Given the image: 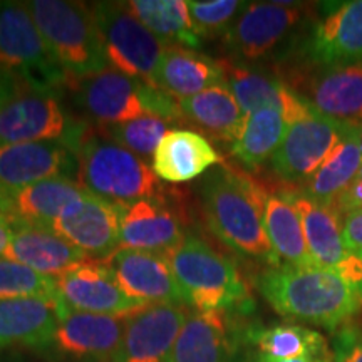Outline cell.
<instances>
[{
	"label": "cell",
	"mask_w": 362,
	"mask_h": 362,
	"mask_svg": "<svg viewBox=\"0 0 362 362\" xmlns=\"http://www.w3.org/2000/svg\"><path fill=\"white\" fill-rule=\"evenodd\" d=\"M185 305L197 312L243 314L253 307L237 265L202 237L187 233L166 253Z\"/></svg>",
	"instance_id": "obj_3"
},
{
	"label": "cell",
	"mask_w": 362,
	"mask_h": 362,
	"mask_svg": "<svg viewBox=\"0 0 362 362\" xmlns=\"http://www.w3.org/2000/svg\"><path fill=\"white\" fill-rule=\"evenodd\" d=\"M25 4L71 84L110 67L89 6L69 0H30Z\"/></svg>",
	"instance_id": "obj_6"
},
{
	"label": "cell",
	"mask_w": 362,
	"mask_h": 362,
	"mask_svg": "<svg viewBox=\"0 0 362 362\" xmlns=\"http://www.w3.org/2000/svg\"><path fill=\"white\" fill-rule=\"evenodd\" d=\"M334 362H362V324L351 320L337 332L332 342Z\"/></svg>",
	"instance_id": "obj_38"
},
{
	"label": "cell",
	"mask_w": 362,
	"mask_h": 362,
	"mask_svg": "<svg viewBox=\"0 0 362 362\" xmlns=\"http://www.w3.org/2000/svg\"><path fill=\"white\" fill-rule=\"evenodd\" d=\"M0 69L22 88L59 93L71 86L25 2H0Z\"/></svg>",
	"instance_id": "obj_8"
},
{
	"label": "cell",
	"mask_w": 362,
	"mask_h": 362,
	"mask_svg": "<svg viewBox=\"0 0 362 362\" xmlns=\"http://www.w3.org/2000/svg\"><path fill=\"white\" fill-rule=\"evenodd\" d=\"M123 205L86 192L54 221L52 232L93 260H106L121 245Z\"/></svg>",
	"instance_id": "obj_15"
},
{
	"label": "cell",
	"mask_w": 362,
	"mask_h": 362,
	"mask_svg": "<svg viewBox=\"0 0 362 362\" xmlns=\"http://www.w3.org/2000/svg\"><path fill=\"white\" fill-rule=\"evenodd\" d=\"M78 171L74 149L56 141L0 144V185L11 194L39 181Z\"/></svg>",
	"instance_id": "obj_21"
},
{
	"label": "cell",
	"mask_w": 362,
	"mask_h": 362,
	"mask_svg": "<svg viewBox=\"0 0 362 362\" xmlns=\"http://www.w3.org/2000/svg\"><path fill=\"white\" fill-rule=\"evenodd\" d=\"M223 83L218 61L185 47H166L151 79L155 88L175 99L194 96Z\"/></svg>",
	"instance_id": "obj_27"
},
{
	"label": "cell",
	"mask_w": 362,
	"mask_h": 362,
	"mask_svg": "<svg viewBox=\"0 0 362 362\" xmlns=\"http://www.w3.org/2000/svg\"><path fill=\"white\" fill-rule=\"evenodd\" d=\"M320 115L362 124V64L310 69L298 67L285 81Z\"/></svg>",
	"instance_id": "obj_16"
},
{
	"label": "cell",
	"mask_w": 362,
	"mask_h": 362,
	"mask_svg": "<svg viewBox=\"0 0 362 362\" xmlns=\"http://www.w3.org/2000/svg\"><path fill=\"white\" fill-rule=\"evenodd\" d=\"M17 90H19V83L11 74H7L6 71L0 69V111L16 96Z\"/></svg>",
	"instance_id": "obj_41"
},
{
	"label": "cell",
	"mask_w": 362,
	"mask_h": 362,
	"mask_svg": "<svg viewBox=\"0 0 362 362\" xmlns=\"http://www.w3.org/2000/svg\"><path fill=\"white\" fill-rule=\"evenodd\" d=\"M86 189L71 176H57L11 193L8 218L19 225L52 228L54 221Z\"/></svg>",
	"instance_id": "obj_28"
},
{
	"label": "cell",
	"mask_w": 362,
	"mask_h": 362,
	"mask_svg": "<svg viewBox=\"0 0 362 362\" xmlns=\"http://www.w3.org/2000/svg\"><path fill=\"white\" fill-rule=\"evenodd\" d=\"M334 208L341 215V218L349 214L362 211V168L354 176V180L347 185V188L339 194L336 203H334Z\"/></svg>",
	"instance_id": "obj_39"
},
{
	"label": "cell",
	"mask_w": 362,
	"mask_h": 362,
	"mask_svg": "<svg viewBox=\"0 0 362 362\" xmlns=\"http://www.w3.org/2000/svg\"><path fill=\"white\" fill-rule=\"evenodd\" d=\"M341 228L344 240L351 250L362 255V211L342 216Z\"/></svg>",
	"instance_id": "obj_40"
},
{
	"label": "cell",
	"mask_w": 362,
	"mask_h": 362,
	"mask_svg": "<svg viewBox=\"0 0 362 362\" xmlns=\"http://www.w3.org/2000/svg\"><path fill=\"white\" fill-rule=\"evenodd\" d=\"M260 206L267 237L280 262L297 267L314 265L307 250L300 216L287 189L267 192L262 187Z\"/></svg>",
	"instance_id": "obj_29"
},
{
	"label": "cell",
	"mask_w": 362,
	"mask_h": 362,
	"mask_svg": "<svg viewBox=\"0 0 362 362\" xmlns=\"http://www.w3.org/2000/svg\"><path fill=\"white\" fill-rule=\"evenodd\" d=\"M89 11L107 66L151 84L166 45L136 19L124 2H94Z\"/></svg>",
	"instance_id": "obj_10"
},
{
	"label": "cell",
	"mask_w": 362,
	"mask_h": 362,
	"mask_svg": "<svg viewBox=\"0 0 362 362\" xmlns=\"http://www.w3.org/2000/svg\"><path fill=\"white\" fill-rule=\"evenodd\" d=\"M101 136L134 153L144 161H151L163 136L170 131V121L156 116H143L115 124H101Z\"/></svg>",
	"instance_id": "obj_35"
},
{
	"label": "cell",
	"mask_w": 362,
	"mask_h": 362,
	"mask_svg": "<svg viewBox=\"0 0 362 362\" xmlns=\"http://www.w3.org/2000/svg\"><path fill=\"white\" fill-rule=\"evenodd\" d=\"M344 129L346 123L319 111L296 121L285 131L282 143L272 158V170L285 183L304 187L341 141Z\"/></svg>",
	"instance_id": "obj_14"
},
{
	"label": "cell",
	"mask_w": 362,
	"mask_h": 362,
	"mask_svg": "<svg viewBox=\"0 0 362 362\" xmlns=\"http://www.w3.org/2000/svg\"><path fill=\"white\" fill-rule=\"evenodd\" d=\"M76 103L90 119L115 124L143 116L166 121L181 119L178 101L144 81L129 78L111 67L71 84Z\"/></svg>",
	"instance_id": "obj_7"
},
{
	"label": "cell",
	"mask_w": 362,
	"mask_h": 362,
	"mask_svg": "<svg viewBox=\"0 0 362 362\" xmlns=\"http://www.w3.org/2000/svg\"><path fill=\"white\" fill-rule=\"evenodd\" d=\"M287 128V121L277 110L265 107L248 112L230 143V153L247 170H259L267 161H272Z\"/></svg>",
	"instance_id": "obj_33"
},
{
	"label": "cell",
	"mask_w": 362,
	"mask_h": 362,
	"mask_svg": "<svg viewBox=\"0 0 362 362\" xmlns=\"http://www.w3.org/2000/svg\"><path fill=\"white\" fill-rule=\"evenodd\" d=\"M8 203H11V194L0 185V216H7L8 218Z\"/></svg>",
	"instance_id": "obj_43"
},
{
	"label": "cell",
	"mask_w": 362,
	"mask_h": 362,
	"mask_svg": "<svg viewBox=\"0 0 362 362\" xmlns=\"http://www.w3.org/2000/svg\"><path fill=\"white\" fill-rule=\"evenodd\" d=\"M247 4L238 0H189L188 11L202 40L215 39L225 37Z\"/></svg>",
	"instance_id": "obj_37"
},
{
	"label": "cell",
	"mask_w": 362,
	"mask_h": 362,
	"mask_svg": "<svg viewBox=\"0 0 362 362\" xmlns=\"http://www.w3.org/2000/svg\"><path fill=\"white\" fill-rule=\"evenodd\" d=\"M221 163L210 139L193 129L173 128L163 136L151 160V168L166 183H188Z\"/></svg>",
	"instance_id": "obj_25"
},
{
	"label": "cell",
	"mask_w": 362,
	"mask_h": 362,
	"mask_svg": "<svg viewBox=\"0 0 362 362\" xmlns=\"http://www.w3.org/2000/svg\"><path fill=\"white\" fill-rule=\"evenodd\" d=\"M103 262L115 274L121 291L138 304L185 305L166 253L119 247Z\"/></svg>",
	"instance_id": "obj_19"
},
{
	"label": "cell",
	"mask_w": 362,
	"mask_h": 362,
	"mask_svg": "<svg viewBox=\"0 0 362 362\" xmlns=\"http://www.w3.org/2000/svg\"><path fill=\"white\" fill-rule=\"evenodd\" d=\"M185 235L178 215L161 197L123 205L121 248L168 253Z\"/></svg>",
	"instance_id": "obj_24"
},
{
	"label": "cell",
	"mask_w": 362,
	"mask_h": 362,
	"mask_svg": "<svg viewBox=\"0 0 362 362\" xmlns=\"http://www.w3.org/2000/svg\"><path fill=\"white\" fill-rule=\"evenodd\" d=\"M189 312L185 305H148L129 317L112 362H171Z\"/></svg>",
	"instance_id": "obj_20"
},
{
	"label": "cell",
	"mask_w": 362,
	"mask_h": 362,
	"mask_svg": "<svg viewBox=\"0 0 362 362\" xmlns=\"http://www.w3.org/2000/svg\"><path fill=\"white\" fill-rule=\"evenodd\" d=\"M218 62L223 71L225 84L245 115L270 107L282 112L291 126L315 111L310 103L296 93L280 76L269 74L262 67L242 64L233 59H220Z\"/></svg>",
	"instance_id": "obj_18"
},
{
	"label": "cell",
	"mask_w": 362,
	"mask_h": 362,
	"mask_svg": "<svg viewBox=\"0 0 362 362\" xmlns=\"http://www.w3.org/2000/svg\"><path fill=\"white\" fill-rule=\"evenodd\" d=\"M17 298L61 300L57 296V280L17 262L0 259V300Z\"/></svg>",
	"instance_id": "obj_36"
},
{
	"label": "cell",
	"mask_w": 362,
	"mask_h": 362,
	"mask_svg": "<svg viewBox=\"0 0 362 362\" xmlns=\"http://www.w3.org/2000/svg\"><path fill=\"white\" fill-rule=\"evenodd\" d=\"M88 128L66 110L54 90L22 88L0 111V144L56 141L78 155Z\"/></svg>",
	"instance_id": "obj_9"
},
{
	"label": "cell",
	"mask_w": 362,
	"mask_h": 362,
	"mask_svg": "<svg viewBox=\"0 0 362 362\" xmlns=\"http://www.w3.org/2000/svg\"><path fill=\"white\" fill-rule=\"evenodd\" d=\"M0 362H24L17 354H0Z\"/></svg>",
	"instance_id": "obj_45"
},
{
	"label": "cell",
	"mask_w": 362,
	"mask_h": 362,
	"mask_svg": "<svg viewBox=\"0 0 362 362\" xmlns=\"http://www.w3.org/2000/svg\"><path fill=\"white\" fill-rule=\"evenodd\" d=\"M314 8L291 2H248L225 34L233 61L262 67L285 62L298 49Z\"/></svg>",
	"instance_id": "obj_4"
},
{
	"label": "cell",
	"mask_w": 362,
	"mask_h": 362,
	"mask_svg": "<svg viewBox=\"0 0 362 362\" xmlns=\"http://www.w3.org/2000/svg\"><path fill=\"white\" fill-rule=\"evenodd\" d=\"M200 203L208 228L225 247L267 267L282 264L265 232L260 185L218 166L202 180Z\"/></svg>",
	"instance_id": "obj_2"
},
{
	"label": "cell",
	"mask_w": 362,
	"mask_h": 362,
	"mask_svg": "<svg viewBox=\"0 0 362 362\" xmlns=\"http://www.w3.org/2000/svg\"><path fill=\"white\" fill-rule=\"evenodd\" d=\"M128 11L166 47H185L197 51L202 37L194 30L185 0H131Z\"/></svg>",
	"instance_id": "obj_34"
},
{
	"label": "cell",
	"mask_w": 362,
	"mask_h": 362,
	"mask_svg": "<svg viewBox=\"0 0 362 362\" xmlns=\"http://www.w3.org/2000/svg\"><path fill=\"white\" fill-rule=\"evenodd\" d=\"M66 314L61 300H0V354L17 347L39 352Z\"/></svg>",
	"instance_id": "obj_23"
},
{
	"label": "cell",
	"mask_w": 362,
	"mask_h": 362,
	"mask_svg": "<svg viewBox=\"0 0 362 362\" xmlns=\"http://www.w3.org/2000/svg\"><path fill=\"white\" fill-rule=\"evenodd\" d=\"M17 223L7 216H0V259H4V253L11 245L13 235H16Z\"/></svg>",
	"instance_id": "obj_42"
},
{
	"label": "cell",
	"mask_w": 362,
	"mask_h": 362,
	"mask_svg": "<svg viewBox=\"0 0 362 362\" xmlns=\"http://www.w3.org/2000/svg\"><path fill=\"white\" fill-rule=\"evenodd\" d=\"M228 312H189L171 362H235L238 329Z\"/></svg>",
	"instance_id": "obj_22"
},
{
	"label": "cell",
	"mask_w": 362,
	"mask_h": 362,
	"mask_svg": "<svg viewBox=\"0 0 362 362\" xmlns=\"http://www.w3.org/2000/svg\"><path fill=\"white\" fill-rule=\"evenodd\" d=\"M300 216L307 250L315 267L330 270L362 293V255L352 252L341 228L336 208L315 202L300 188L287 189Z\"/></svg>",
	"instance_id": "obj_12"
},
{
	"label": "cell",
	"mask_w": 362,
	"mask_h": 362,
	"mask_svg": "<svg viewBox=\"0 0 362 362\" xmlns=\"http://www.w3.org/2000/svg\"><path fill=\"white\" fill-rule=\"evenodd\" d=\"M4 259L17 262L47 277L59 279L72 265L89 260L78 247L59 237L51 228L19 225Z\"/></svg>",
	"instance_id": "obj_26"
},
{
	"label": "cell",
	"mask_w": 362,
	"mask_h": 362,
	"mask_svg": "<svg viewBox=\"0 0 362 362\" xmlns=\"http://www.w3.org/2000/svg\"><path fill=\"white\" fill-rule=\"evenodd\" d=\"M57 280V296L67 312L96 315H131L144 305L121 291L110 267L103 260L72 265Z\"/></svg>",
	"instance_id": "obj_17"
},
{
	"label": "cell",
	"mask_w": 362,
	"mask_h": 362,
	"mask_svg": "<svg viewBox=\"0 0 362 362\" xmlns=\"http://www.w3.org/2000/svg\"><path fill=\"white\" fill-rule=\"evenodd\" d=\"M361 168L362 148L359 141V124L346 123L341 141L300 189L315 202L334 206L339 194L347 188Z\"/></svg>",
	"instance_id": "obj_32"
},
{
	"label": "cell",
	"mask_w": 362,
	"mask_h": 362,
	"mask_svg": "<svg viewBox=\"0 0 362 362\" xmlns=\"http://www.w3.org/2000/svg\"><path fill=\"white\" fill-rule=\"evenodd\" d=\"M131 315L67 312L37 354L47 362H112Z\"/></svg>",
	"instance_id": "obj_13"
},
{
	"label": "cell",
	"mask_w": 362,
	"mask_h": 362,
	"mask_svg": "<svg viewBox=\"0 0 362 362\" xmlns=\"http://www.w3.org/2000/svg\"><path fill=\"white\" fill-rule=\"evenodd\" d=\"M252 362H325V361H312V359H292V361H280V359H272V357L257 354L255 359Z\"/></svg>",
	"instance_id": "obj_44"
},
{
	"label": "cell",
	"mask_w": 362,
	"mask_h": 362,
	"mask_svg": "<svg viewBox=\"0 0 362 362\" xmlns=\"http://www.w3.org/2000/svg\"><path fill=\"white\" fill-rule=\"evenodd\" d=\"M317 11L297 49L302 67L362 64V0L322 2Z\"/></svg>",
	"instance_id": "obj_11"
},
{
	"label": "cell",
	"mask_w": 362,
	"mask_h": 362,
	"mask_svg": "<svg viewBox=\"0 0 362 362\" xmlns=\"http://www.w3.org/2000/svg\"><path fill=\"white\" fill-rule=\"evenodd\" d=\"M247 341L257 347L259 354L272 359L292 361L312 359L334 362L332 347L327 339L314 329L300 324H274L248 327Z\"/></svg>",
	"instance_id": "obj_30"
},
{
	"label": "cell",
	"mask_w": 362,
	"mask_h": 362,
	"mask_svg": "<svg viewBox=\"0 0 362 362\" xmlns=\"http://www.w3.org/2000/svg\"><path fill=\"white\" fill-rule=\"evenodd\" d=\"M176 101L181 119H187L220 141L232 143L245 117V112L225 83Z\"/></svg>",
	"instance_id": "obj_31"
},
{
	"label": "cell",
	"mask_w": 362,
	"mask_h": 362,
	"mask_svg": "<svg viewBox=\"0 0 362 362\" xmlns=\"http://www.w3.org/2000/svg\"><path fill=\"white\" fill-rule=\"evenodd\" d=\"M255 287L284 319L332 334L362 312V293L337 274L315 265L265 267L255 277Z\"/></svg>",
	"instance_id": "obj_1"
},
{
	"label": "cell",
	"mask_w": 362,
	"mask_h": 362,
	"mask_svg": "<svg viewBox=\"0 0 362 362\" xmlns=\"http://www.w3.org/2000/svg\"><path fill=\"white\" fill-rule=\"evenodd\" d=\"M78 183L86 192L117 205L161 197V180L151 163L110 141L88 133L78 149Z\"/></svg>",
	"instance_id": "obj_5"
}]
</instances>
